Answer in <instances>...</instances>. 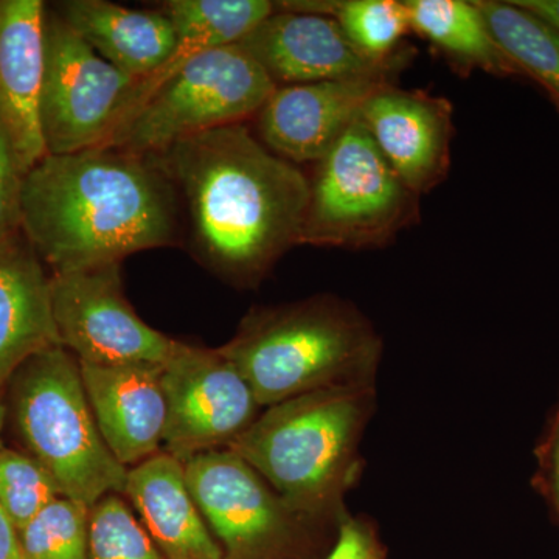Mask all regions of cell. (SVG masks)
<instances>
[{
	"label": "cell",
	"mask_w": 559,
	"mask_h": 559,
	"mask_svg": "<svg viewBox=\"0 0 559 559\" xmlns=\"http://www.w3.org/2000/svg\"><path fill=\"white\" fill-rule=\"evenodd\" d=\"M187 213L193 255L238 288H255L299 246L310 180L248 123L182 140L159 154Z\"/></svg>",
	"instance_id": "obj_1"
},
{
	"label": "cell",
	"mask_w": 559,
	"mask_h": 559,
	"mask_svg": "<svg viewBox=\"0 0 559 559\" xmlns=\"http://www.w3.org/2000/svg\"><path fill=\"white\" fill-rule=\"evenodd\" d=\"M180 215L178 190L159 154H47L22 183L21 229L51 274L176 245Z\"/></svg>",
	"instance_id": "obj_2"
},
{
	"label": "cell",
	"mask_w": 559,
	"mask_h": 559,
	"mask_svg": "<svg viewBox=\"0 0 559 559\" xmlns=\"http://www.w3.org/2000/svg\"><path fill=\"white\" fill-rule=\"evenodd\" d=\"M377 385L318 390L266 407L234 451L301 516L337 530L362 471L360 444Z\"/></svg>",
	"instance_id": "obj_3"
},
{
	"label": "cell",
	"mask_w": 559,
	"mask_h": 559,
	"mask_svg": "<svg viewBox=\"0 0 559 559\" xmlns=\"http://www.w3.org/2000/svg\"><path fill=\"white\" fill-rule=\"evenodd\" d=\"M219 349L266 409L318 390L377 385L384 342L352 301L318 294L253 308Z\"/></svg>",
	"instance_id": "obj_4"
},
{
	"label": "cell",
	"mask_w": 559,
	"mask_h": 559,
	"mask_svg": "<svg viewBox=\"0 0 559 559\" xmlns=\"http://www.w3.org/2000/svg\"><path fill=\"white\" fill-rule=\"evenodd\" d=\"M9 385L17 432L62 496L91 509L105 496L123 495L128 468L103 440L72 353L62 345L44 349Z\"/></svg>",
	"instance_id": "obj_5"
},
{
	"label": "cell",
	"mask_w": 559,
	"mask_h": 559,
	"mask_svg": "<svg viewBox=\"0 0 559 559\" xmlns=\"http://www.w3.org/2000/svg\"><path fill=\"white\" fill-rule=\"evenodd\" d=\"M314 165L299 245L384 248L418 223L421 197L393 171L360 120Z\"/></svg>",
	"instance_id": "obj_6"
},
{
	"label": "cell",
	"mask_w": 559,
	"mask_h": 559,
	"mask_svg": "<svg viewBox=\"0 0 559 559\" xmlns=\"http://www.w3.org/2000/svg\"><path fill=\"white\" fill-rule=\"evenodd\" d=\"M275 87L240 44L204 51L146 98L103 148L160 154L202 132L248 123Z\"/></svg>",
	"instance_id": "obj_7"
},
{
	"label": "cell",
	"mask_w": 559,
	"mask_h": 559,
	"mask_svg": "<svg viewBox=\"0 0 559 559\" xmlns=\"http://www.w3.org/2000/svg\"><path fill=\"white\" fill-rule=\"evenodd\" d=\"M183 473L227 559H304L300 551L314 532L331 530L290 509L234 451L194 455L183 462Z\"/></svg>",
	"instance_id": "obj_8"
},
{
	"label": "cell",
	"mask_w": 559,
	"mask_h": 559,
	"mask_svg": "<svg viewBox=\"0 0 559 559\" xmlns=\"http://www.w3.org/2000/svg\"><path fill=\"white\" fill-rule=\"evenodd\" d=\"M40 130L47 154L102 148L119 124L135 80L103 60L50 7Z\"/></svg>",
	"instance_id": "obj_9"
},
{
	"label": "cell",
	"mask_w": 559,
	"mask_h": 559,
	"mask_svg": "<svg viewBox=\"0 0 559 559\" xmlns=\"http://www.w3.org/2000/svg\"><path fill=\"white\" fill-rule=\"evenodd\" d=\"M160 382L167 403L162 448L182 463L202 452L227 450L263 412L219 347L176 341L160 367Z\"/></svg>",
	"instance_id": "obj_10"
},
{
	"label": "cell",
	"mask_w": 559,
	"mask_h": 559,
	"mask_svg": "<svg viewBox=\"0 0 559 559\" xmlns=\"http://www.w3.org/2000/svg\"><path fill=\"white\" fill-rule=\"evenodd\" d=\"M51 305L62 347L95 366H164L176 341L134 311L121 263L50 274Z\"/></svg>",
	"instance_id": "obj_11"
},
{
	"label": "cell",
	"mask_w": 559,
	"mask_h": 559,
	"mask_svg": "<svg viewBox=\"0 0 559 559\" xmlns=\"http://www.w3.org/2000/svg\"><path fill=\"white\" fill-rule=\"evenodd\" d=\"M359 120L393 171L418 197L450 175L455 128L448 98L401 90L390 81L370 95Z\"/></svg>",
	"instance_id": "obj_12"
},
{
	"label": "cell",
	"mask_w": 559,
	"mask_h": 559,
	"mask_svg": "<svg viewBox=\"0 0 559 559\" xmlns=\"http://www.w3.org/2000/svg\"><path fill=\"white\" fill-rule=\"evenodd\" d=\"M240 46L275 86L336 80H390L399 68L367 60L325 14L275 9Z\"/></svg>",
	"instance_id": "obj_13"
},
{
	"label": "cell",
	"mask_w": 559,
	"mask_h": 559,
	"mask_svg": "<svg viewBox=\"0 0 559 559\" xmlns=\"http://www.w3.org/2000/svg\"><path fill=\"white\" fill-rule=\"evenodd\" d=\"M390 80H336L278 86L255 117V135L290 164H318L359 120L360 109Z\"/></svg>",
	"instance_id": "obj_14"
},
{
	"label": "cell",
	"mask_w": 559,
	"mask_h": 559,
	"mask_svg": "<svg viewBox=\"0 0 559 559\" xmlns=\"http://www.w3.org/2000/svg\"><path fill=\"white\" fill-rule=\"evenodd\" d=\"M47 5L0 0V120L24 176L47 156L40 130Z\"/></svg>",
	"instance_id": "obj_15"
},
{
	"label": "cell",
	"mask_w": 559,
	"mask_h": 559,
	"mask_svg": "<svg viewBox=\"0 0 559 559\" xmlns=\"http://www.w3.org/2000/svg\"><path fill=\"white\" fill-rule=\"evenodd\" d=\"M160 367L80 362L84 390L103 440L128 469L162 452L167 403Z\"/></svg>",
	"instance_id": "obj_16"
},
{
	"label": "cell",
	"mask_w": 559,
	"mask_h": 559,
	"mask_svg": "<svg viewBox=\"0 0 559 559\" xmlns=\"http://www.w3.org/2000/svg\"><path fill=\"white\" fill-rule=\"evenodd\" d=\"M44 266L22 229L0 241V390L32 356L61 345Z\"/></svg>",
	"instance_id": "obj_17"
},
{
	"label": "cell",
	"mask_w": 559,
	"mask_h": 559,
	"mask_svg": "<svg viewBox=\"0 0 559 559\" xmlns=\"http://www.w3.org/2000/svg\"><path fill=\"white\" fill-rule=\"evenodd\" d=\"M123 495L164 559H227L187 487L183 463L159 452L128 469Z\"/></svg>",
	"instance_id": "obj_18"
},
{
	"label": "cell",
	"mask_w": 559,
	"mask_h": 559,
	"mask_svg": "<svg viewBox=\"0 0 559 559\" xmlns=\"http://www.w3.org/2000/svg\"><path fill=\"white\" fill-rule=\"evenodd\" d=\"M50 9L103 60L135 81L162 68L178 43L160 10L128 9L106 0H64Z\"/></svg>",
	"instance_id": "obj_19"
},
{
	"label": "cell",
	"mask_w": 559,
	"mask_h": 559,
	"mask_svg": "<svg viewBox=\"0 0 559 559\" xmlns=\"http://www.w3.org/2000/svg\"><path fill=\"white\" fill-rule=\"evenodd\" d=\"M411 32L429 40L454 68L484 70L496 76H522L498 46L476 2L404 0Z\"/></svg>",
	"instance_id": "obj_20"
},
{
	"label": "cell",
	"mask_w": 559,
	"mask_h": 559,
	"mask_svg": "<svg viewBox=\"0 0 559 559\" xmlns=\"http://www.w3.org/2000/svg\"><path fill=\"white\" fill-rule=\"evenodd\" d=\"M492 38L522 76L535 80L559 106V31L513 0H476Z\"/></svg>",
	"instance_id": "obj_21"
},
{
	"label": "cell",
	"mask_w": 559,
	"mask_h": 559,
	"mask_svg": "<svg viewBox=\"0 0 559 559\" xmlns=\"http://www.w3.org/2000/svg\"><path fill=\"white\" fill-rule=\"evenodd\" d=\"M275 9L325 14L367 60L393 64L401 39L411 32L409 11L399 0H288Z\"/></svg>",
	"instance_id": "obj_22"
},
{
	"label": "cell",
	"mask_w": 559,
	"mask_h": 559,
	"mask_svg": "<svg viewBox=\"0 0 559 559\" xmlns=\"http://www.w3.org/2000/svg\"><path fill=\"white\" fill-rule=\"evenodd\" d=\"M176 36L197 39L207 49L240 44L274 11L267 0H168L159 9Z\"/></svg>",
	"instance_id": "obj_23"
},
{
	"label": "cell",
	"mask_w": 559,
	"mask_h": 559,
	"mask_svg": "<svg viewBox=\"0 0 559 559\" xmlns=\"http://www.w3.org/2000/svg\"><path fill=\"white\" fill-rule=\"evenodd\" d=\"M91 509L60 496L20 532L25 559H87Z\"/></svg>",
	"instance_id": "obj_24"
},
{
	"label": "cell",
	"mask_w": 559,
	"mask_h": 559,
	"mask_svg": "<svg viewBox=\"0 0 559 559\" xmlns=\"http://www.w3.org/2000/svg\"><path fill=\"white\" fill-rule=\"evenodd\" d=\"M60 496L57 481L38 460L0 447V510L17 532Z\"/></svg>",
	"instance_id": "obj_25"
},
{
	"label": "cell",
	"mask_w": 559,
	"mask_h": 559,
	"mask_svg": "<svg viewBox=\"0 0 559 559\" xmlns=\"http://www.w3.org/2000/svg\"><path fill=\"white\" fill-rule=\"evenodd\" d=\"M87 559H164L120 495L91 507Z\"/></svg>",
	"instance_id": "obj_26"
},
{
	"label": "cell",
	"mask_w": 559,
	"mask_h": 559,
	"mask_svg": "<svg viewBox=\"0 0 559 559\" xmlns=\"http://www.w3.org/2000/svg\"><path fill=\"white\" fill-rule=\"evenodd\" d=\"M24 173L0 120V241L21 230V194Z\"/></svg>",
	"instance_id": "obj_27"
},
{
	"label": "cell",
	"mask_w": 559,
	"mask_h": 559,
	"mask_svg": "<svg viewBox=\"0 0 559 559\" xmlns=\"http://www.w3.org/2000/svg\"><path fill=\"white\" fill-rule=\"evenodd\" d=\"M325 559H388V551L373 521L347 513Z\"/></svg>",
	"instance_id": "obj_28"
},
{
	"label": "cell",
	"mask_w": 559,
	"mask_h": 559,
	"mask_svg": "<svg viewBox=\"0 0 559 559\" xmlns=\"http://www.w3.org/2000/svg\"><path fill=\"white\" fill-rule=\"evenodd\" d=\"M0 559H25L22 554L20 533L0 510Z\"/></svg>",
	"instance_id": "obj_29"
},
{
	"label": "cell",
	"mask_w": 559,
	"mask_h": 559,
	"mask_svg": "<svg viewBox=\"0 0 559 559\" xmlns=\"http://www.w3.org/2000/svg\"><path fill=\"white\" fill-rule=\"evenodd\" d=\"M522 9L538 14L559 31V0H513Z\"/></svg>",
	"instance_id": "obj_30"
},
{
	"label": "cell",
	"mask_w": 559,
	"mask_h": 559,
	"mask_svg": "<svg viewBox=\"0 0 559 559\" xmlns=\"http://www.w3.org/2000/svg\"><path fill=\"white\" fill-rule=\"evenodd\" d=\"M549 468L551 488H554L555 499H557L559 509V415L557 425H555L554 437H551L550 441Z\"/></svg>",
	"instance_id": "obj_31"
},
{
	"label": "cell",
	"mask_w": 559,
	"mask_h": 559,
	"mask_svg": "<svg viewBox=\"0 0 559 559\" xmlns=\"http://www.w3.org/2000/svg\"><path fill=\"white\" fill-rule=\"evenodd\" d=\"M7 406L0 400V437H2L3 425H5ZM0 447H2V439H0Z\"/></svg>",
	"instance_id": "obj_32"
}]
</instances>
